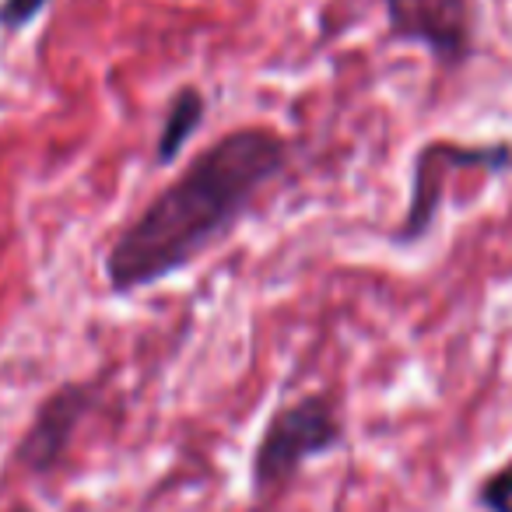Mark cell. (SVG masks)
Returning a JSON list of instances; mask_svg holds the SVG:
<instances>
[{
  "mask_svg": "<svg viewBox=\"0 0 512 512\" xmlns=\"http://www.w3.org/2000/svg\"><path fill=\"white\" fill-rule=\"evenodd\" d=\"M288 144L267 127H242L200 151L120 232L106 256L113 292L130 295L190 267L228 235L256 193L281 176Z\"/></svg>",
  "mask_w": 512,
  "mask_h": 512,
  "instance_id": "6da1fadb",
  "label": "cell"
},
{
  "mask_svg": "<svg viewBox=\"0 0 512 512\" xmlns=\"http://www.w3.org/2000/svg\"><path fill=\"white\" fill-rule=\"evenodd\" d=\"M393 39L425 46L439 64L456 67L474 46V0H383Z\"/></svg>",
  "mask_w": 512,
  "mask_h": 512,
  "instance_id": "3957f363",
  "label": "cell"
},
{
  "mask_svg": "<svg viewBox=\"0 0 512 512\" xmlns=\"http://www.w3.org/2000/svg\"><path fill=\"white\" fill-rule=\"evenodd\" d=\"M453 169H488L505 172L512 169V148L509 144H495V148H463V144H428L421 148L418 162H414V183L411 200H407V218L400 225L397 239L414 242L428 232L435 221V211L442 204V183L446 172Z\"/></svg>",
  "mask_w": 512,
  "mask_h": 512,
  "instance_id": "277c9868",
  "label": "cell"
},
{
  "mask_svg": "<svg viewBox=\"0 0 512 512\" xmlns=\"http://www.w3.org/2000/svg\"><path fill=\"white\" fill-rule=\"evenodd\" d=\"M341 442V418L327 397H302L267 421L253 453V491L274 495L309 456H323Z\"/></svg>",
  "mask_w": 512,
  "mask_h": 512,
  "instance_id": "7a4b0ae2",
  "label": "cell"
},
{
  "mask_svg": "<svg viewBox=\"0 0 512 512\" xmlns=\"http://www.w3.org/2000/svg\"><path fill=\"white\" fill-rule=\"evenodd\" d=\"M46 4H50V0H4V4H0V25H4V29H22V25H29Z\"/></svg>",
  "mask_w": 512,
  "mask_h": 512,
  "instance_id": "ba28073f",
  "label": "cell"
},
{
  "mask_svg": "<svg viewBox=\"0 0 512 512\" xmlns=\"http://www.w3.org/2000/svg\"><path fill=\"white\" fill-rule=\"evenodd\" d=\"M92 404V386L81 383H67L53 397H46V404L39 407L36 421L29 425L22 446H18V463L32 474H46V470L57 467L60 456L71 446L74 432H78L81 418L92 411Z\"/></svg>",
  "mask_w": 512,
  "mask_h": 512,
  "instance_id": "5b68a950",
  "label": "cell"
},
{
  "mask_svg": "<svg viewBox=\"0 0 512 512\" xmlns=\"http://www.w3.org/2000/svg\"><path fill=\"white\" fill-rule=\"evenodd\" d=\"M204 95L197 92V88H183V92H176V99H172L169 113H165V123H162V134H158V165H169L179 158V151L190 144V137L200 130V123H204Z\"/></svg>",
  "mask_w": 512,
  "mask_h": 512,
  "instance_id": "8992f818",
  "label": "cell"
},
{
  "mask_svg": "<svg viewBox=\"0 0 512 512\" xmlns=\"http://www.w3.org/2000/svg\"><path fill=\"white\" fill-rule=\"evenodd\" d=\"M477 502L488 512H512V460L481 484Z\"/></svg>",
  "mask_w": 512,
  "mask_h": 512,
  "instance_id": "52a82bcc",
  "label": "cell"
},
{
  "mask_svg": "<svg viewBox=\"0 0 512 512\" xmlns=\"http://www.w3.org/2000/svg\"><path fill=\"white\" fill-rule=\"evenodd\" d=\"M8 512H29V509H8Z\"/></svg>",
  "mask_w": 512,
  "mask_h": 512,
  "instance_id": "9c48e42d",
  "label": "cell"
}]
</instances>
